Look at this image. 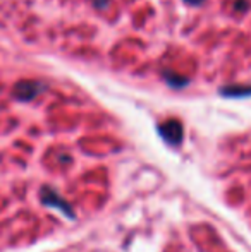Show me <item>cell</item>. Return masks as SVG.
I'll return each instance as SVG.
<instances>
[{
    "instance_id": "6da1fadb",
    "label": "cell",
    "mask_w": 251,
    "mask_h": 252,
    "mask_svg": "<svg viewBox=\"0 0 251 252\" xmlns=\"http://www.w3.org/2000/svg\"><path fill=\"white\" fill-rule=\"evenodd\" d=\"M43 83H38V81H19L14 86L12 94L19 101H31L43 91Z\"/></svg>"
},
{
    "instance_id": "7a4b0ae2",
    "label": "cell",
    "mask_w": 251,
    "mask_h": 252,
    "mask_svg": "<svg viewBox=\"0 0 251 252\" xmlns=\"http://www.w3.org/2000/svg\"><path fill=\"white\" fill-rule=\"evenodd\" d=\"M158 134L172 146H178L182 141V124L179 120H167L158 126Z\"/></svg>"
},
{
    "instance_id": "3957f363",
    "label": "cell",
    "mask_w": 251,
    "mask_h": 252,
    "mask_svg": "<svg viewBox=\"0 0 251 252\" xmlns=\"http://www.w3.org/2000/svg\"><path fill=\"white\" fill-rule=\"evenodd\" d=\"M41 201H43L45 204H48V206H55V208L62 209V211L66 213V216H69V218H74L72 208H71V206L67 204V202L64 201L62 197H59L57 192L50 190L48 187H45V189L41 190Z\"/></svg>"
},
{
    "instance_id": "277c9868",
    "label": "cell",
    "mask_w": 251,
    "mask_h": 252,
    "mask_svg": "<svg viewBox=\"0 0 251 252\" xmlns=\"http://www.w3.org/2000/svg\"><path fill=\"white\" fill-rule=\"evenodd\" d=\"M164 77H165V81H167V84H171V86H174V88H182L188 83V79L176 76V74H172V72H164Z\"/></svg>"
},
{
    "instance_id": "5b68a950",
    "label": "cell",
    "mask_w": 251,
    "mask_h": 252,
    "mask_svg": "<svg viewBox=\"0 0 251 252\" xmlns=\"http://www.w3.org/2000/svg\"><path fill=\"white\" fill-rule=\"evenodd\" d=\"M108 3H110V0H93V5L97 7V9H100V10L107 9Z\"/></svg>"
},
{
    "instance_id": "8992f818",
    "label": "cell",
    "mask_w": 251,
    "mask_h": 252,
    "mask_svg": "<svg viewBox=\"0 0 251 252\" xmlns=\"http://www.w3.org/2000/svg\"><path fill=\"white\" fill-rule=\"evenodd\" d=\"M186 3H189V5H200V3H203L205 0H184Z\"/></svg>"
}]
</instances>
